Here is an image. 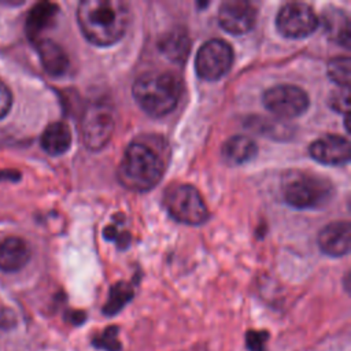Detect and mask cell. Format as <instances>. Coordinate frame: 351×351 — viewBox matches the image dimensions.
Here are the masks:
<instances>
[{
	"label": "cell",
	"mask_w": 351,
	"mask_h": 351,
	"mask_svg": "<svg viewBox=\"0 0 351 351\" xmlns=\"http://www.w3.org/2000/svg\"><path fill=\"white\" fill-rule=\"evenodd\" d=\"M130 12L122 0H84L77 21L85 38L99 47L112 45L125 34Z\"/></svg>",
	"instance_id": "cell-1"
},
{
	"label": "cell",
	"mask_w": 351,
	"mask_h": 351,
	"mask_svg": "<svg viewBox=\"0 0 351 351\" xmlns=\"http://www.w3.org/2000/svg\"><path fill=\"white\" fill-rule=\"evenodd\" d=\"M162 154L149 143L133 141L128 145L119 166V182L134 192H145L159 184L165 173Z\"/></svg>",
	"instance_id": "cell-2"
},
{
	"label": "cell",
	"mask_w": 351,
	"mask_h": 351,
	"mask_svg": "<svg viewBox=\"0 0 351 351\" xmlns=\"http://www.w3.org/2000/svg\"><path fill=\"white\" fill-rule=\"evenodd\" d=\"M132 93L148 115L159 118L177 107L182 95V82L171 71H151L134 81Z\"/></svg>",
	"instance_id": "cell-3"
},
{
	"label": "cell",
	"mask_w": 351,
	"mask_h": 351,
	"mask_svg": "<svg viewBox=\"0 0 351 351\" xmlns=\"http://www.w3.org/2000/svg\"><path fill=\"white\" fill-rule=\"evenodd\" d=\"M333 192L329 180L306 171L293 170L287 173L281 181L284 200L299 210L322 207L332 199Z\"/></svg>",
	"instance_id": "cell-4"
},
{
	"label": "cell",
	"mask_w": 351,
	"mask_h": 351,
	"mask_svg": "<svg viewBox=\"0 0 351 351\" xmlns=\"http://www.w3.org/2000/svg\"><path fill=\"white\" fill-rule=\"evenodd\" d=\"M163 203L174 219L186 225H200L208 217V210L200 192L192 185L184 184L169 188Z\"/></svg>",
	"instance_id": "cell-5"
},
{
	"label": "cell",
	"mask_w": 351,
	"mask_h": 351,
	"mask_svg": "<svg viewBox=\"0 0 351 351\" xmlns=\"http://www.w3.org/2000/svg\"><path fill=\"white\" fill-rule=\"evenodd\" d=\"M114 125V112L107 103H90L84 110L81 119V134L85 147L90 151L101 149L110 141Z\"/></svg>",
	"instance_id": "cell-6"
},
{
	"label": "cell",
	"mask_w": 351,
	"mask_h": 351,
	"mask_svg": "<svg viewBox=\"0 0 351 351\" xmlns=\"http://www.w3.org/2000/svg\"><path fill=\"white\" fill-rule=\"evenodd\" d=\"M232 63V47L222 38H211L199 48L195 70L202 80L217 81L230 70Z\"/></svg>",
	"instance_id": "cell-7"
},
{
	"label": "cell",
	"mask_w": 351,
	"mask_h": 351,
	"mask_svg": "<svg viewBox=\"0 0 351 351\" xmlns=\"http://www.w3.org/2000/svg\"><path fill=\"white\" fill-rule=\"evenodd\" d=\"M263 106L281 118H295L302 115L310 104L307 93L289 84L276 85L266 89L262 95Z\"/></svg>",
	"instance_id": "cell-8"
},
{
	"label": "cell",
	"mask_w": 351,
	"mask_h": 351,
	"mask_svg": "<svg viewBox=\"0 0 351 351\" xmlns=\"http://www.w3.org/2000/svg\"><path fill=\"white\" fill-rule=\"evenodd\" d=\"M318 16L306 3L284 4L276 18L277 30L288 38H303L318 27Z\"/></svg>",
	"instance_id": "cell-9"
},
{
	"label": "cell",
	"mask_w": 351,
	"mask_h": 351,
	"mask_svg": "<svg viewBox=\"0 0 351 351\" xmlns=\"http://www.w3.org/2000/svg\"><path fill=\"white\" fill-rule=\"evenodd\" d=\"M258 16V8L247 0H226L219 5L218 21L223 30L232 34L250 32Z\"/></svg>",
	"instance_id": "cell-10"
},
{
	"label": "cell",
	"mask_w": 351,
	"mask_h": 351,
	"mask_svg": "<svg viewBox=\"0 0 351 351\" xmlns=\"http://www.w3.org/2000/svg\"><path fill=\"white\" fill-rule=\"evenodd\" d=\"M314 160L324 165H344L350 160V143L339 134H325L314 140L308 148Z\"/></svg>",
	"instance_id": "cell-11"
},
{
	"label": "cell",
	"mask_w": 351,
	"mask_h": 351,
	"mask_svg": "<svg viewBox=\"0 0 351 351\" xmlns=\"http://www.w3.org/2000/svg\"><path fill=\"white\" fill-rule=\"evenodd\" d=\"M350 222L335 221L324 226L318 233V247L329 256H343L350 251Z\"/></svg>",
	"instance_id": "cell-12"
},
{
	"label": "cell",
	"mask_w": 351,
	"mask_h": 351,
	"mask_svg": "<svg viewBox=\"0 0 351 351\" xmlns=\"http://www.w3.org/2000/svg\"><path fill=\"white\" fill-rule=\"evenodd\" d=\"M30 259V250L26 241L16 236L0 241V270L12 273L21 270Z\"/></svg>",
	"instance_id": "cell-13"
},
{
	"label": "cell",
	"mask_w": 351,
	"mask_h": 351,
	"mask_svg": "<svg viewBox=\"0 0 351 351\" xmlns=\"http://www.w3.org/2000/svg\"><path fill=\"white\" fill-rule=\"evenodd\" d=\"M36 48L44 70L52 77L63 75L69 69V58L63 48L51 38H38Z\"/></svg>",
	"instance_id": "cell-14"
},
{
	"label": "cell",
	"mask_w": 351,
	"mask_h": 351,
	"mask_svg": "<svg viewBox=\"0 0 351 351\" xmlns=\"http://www.w3.org/2000/svg\"><path fill=\"white\" fill-rule=\"evenodd\" d=\"M58 12H59V7L53 3H48V1L37 3L29 11V15L26 18L27 37L33 41H37L38 36L43 33V30H45L53 25Z\"/></svg>",
	"instance_id": "cell-15"
},
{
	"label": "cell",
	"mask_w": 351,
	"mask_h": 351,
	"mask_svg": "<svg viewBox=\"0 0 351 351\" xmlns=\"http://www.w3.org/2000/svg\"><path fill=\"white\" fill-rule=\"evenodd\" d=\"M258 152V147L252 138L244 134H236L228 138L221 149L222 158L229 165H243L250 162Z\"/></svg>",
	"instance_id": "cell-16"
},
{
	"label": "cell",
	"mask_w": 351,
	"mask_h": 351,
	"mask_svg": "<svg viewBox=\"0 0 351 351\" xmlns=\"http://www.w3.org/2000/svg\"><path fill=\"white\" fill-rule=\"evenodd\" d=\"M322 23L329 40L348 48L350 47V19L348 15L339 8H329L324 11Z\"/></svg>",
	"instance_id": "cell-17"
},
{
	"label": "cell",
	"mask_w": 351,
	"mask_h": 351,
	"mask_svg": "<svg viewBox=\"0 0 351 351\" xmlns=\"http://www.w3.org/2000/svg\"><path fill=\"white\" fill-rule=\"evenodd\" d=\"M41 147L49 155H62L71 145V132L64 122L49 123L41 134Z\"/></svg>",
	"instance_id": "cell-18"
},
{
	"label": "cell",
	"mask_w": 351,
	"mask_h": 351,
	"mask_svg": "<svg viewBox=\"0 0 351 351\" xmlns=\"http://www.w3.org/2000/svg\"><path fill=\"white\" fill-rule=\"evenodd\" d=\"M159 48L173 62H184L191 48L188 33L177 29L166 33L159 41Z\"/></svg>",
	"instance_id": "cell-19"
},
{
	"label": "cell",
	"mask_w": 351,
	"mask_h": 351,
	"mask_svg": "<svg viewBox=\"0 0 351 351\" xmlns=\"http://www.w3.org/2000/svg\"><path fill=\"white\" fill-rule=\"evenodd\" d=\"M133 285L130 282H117L108 291V298L103 306V314L112 317L118 314L132 299H133Z\"/></svg>",
	"instance_id": "cell-20"
},
{
	"label": "cell",
	"mask_w": 351,
	"mask_h": 351,
	"mask_svg": "<svg viewBox=\"0 0 351 351\" xmlns=\"http://www.w3.org/2000/svg\"><path fill=\"white\" fill-rule=\"evenodd\" d=\"M328 75L340 88H348L351 75V62L348 56H336L328 63Z\"/></svg>",
	"instance_id": "cell-21"
},
{
	"label": "cell",
	"mask_w": 351,
	"mask_h": 351,
	"mask_svg": "<svg viewBox=\"0 0 351 351\" xmlns=\"http://www.w3.org/2000/svg\"><path fill=\"white\" fill-rule=\"evenodd\" d=\"M119 328L117 325L107 326L101 333H97L92 340V346L103 351H121L122 343L118 340Z\"/></svg>",
	"instance_id": "cell-22"
},
{
	"label": "cell",
	"mask_w": 351,
	"mask_h": 351,
	"mask_svg": "<svg viewBox=\"0 0 351 351\" xmlns=\"http://www.w3.org/2000/svg\"><path fill=\"white\" fill-rule=\"evenodd\" d=\"M328 106L343 114H348V88H340L335 92H332L328 97Z\"/></svg>",
	"instance_id": "cell-23"
},
{
	"label": "cell",
	"mask_w": 351,
	"mask_h": 351,
	"mask_svg": "<svg viewBox=\"0 0 351 351\" xmlns=\"http://www.w3.org/2000/svg\"><path fill=\"white\" fill-rule=\"evenodd\" d=\"M267 340H269L267 330H248L245 335V344L250 351H266Z\"/></svg>",
	"instance_id": "cell-24"
},
{
	"label": "cell",
	"mask_w": 351,
	"mask_h": 351,
	"mask_svg": "<svg viewBox=\"0 0 351 351\" xmlns=\"http://www.w3.org/2000/svg\"><path fill=\"white\" fill-rule=\"evenodd\" d=\"M12 106V95L8 86L0 80V119L4 118Z\"/></svg>",
	"instance_id": "cell-25"
},
{
	"label": "cell",
	"mask_w": 351,
	"mask_h": 351,
	"mask_svg": "<svg viewBox=\"0 0 351 351\" xmlns=\"http://www.w3.org/2000/svg\"><path fill=\"white\" fill-rule=\"evenodd\" d=\"M15 325V315L10 308L1 307L0 308V328L8 329Z\"/></svg>",
	"instance_id": "cell-26"
},
{
	"label": "cell",
	"mask_w": 351,
	"mask_h": 351,
	"mask_svg": "<svg viewBox=\"0 0 351 351\" xmlns=\"http://www.w3.org/2000/svg\"><path fill=\"white\" fill-rule=\"evenodd\" d=\"M64 319L71 322L73 325H82L86 319V314L84 311H77V310H71L67 311L64 315Z\"/></svg>",
	"instance_id": "cell-27"
},
{
	"label": "cell",
	"mask_w": 351,
	"mask_h": 351,
	"mask_svg": "<svg viewBox=\"0 0 351 351\" xmlns=\"http://www.w3.org/2000/svg\"><path fill=\"white\" fill-rule=\"evenodd\" d=\"M191 351H207V350H206V347H202V346H196V347H193Z\"/></svg>",
	"instance_id": "cell-28"
}]
</instances>
